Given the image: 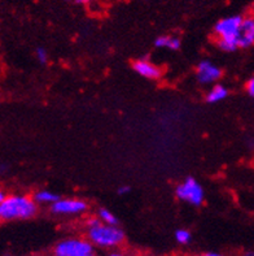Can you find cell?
Masks as SVG:
<instances>
[{
	"instance_id": "cell-1",
	"label": "cell",
	"mask_w": 254,
	"mask_h": 256,
	"mask_svg": "<svg viewBox=\"0 0 254 256\" xmlns=\"http://www.w3.org/2000/svg\"><path fill=\"white\" fill-rule=\"evenodd\" d=\"M84 237L96 248L116 250L125 244L126 234L119 225H108L100 221L97 216L87 218L83 224Z\"/></svg>"
},
{
	"instance_id": "cell-2",
	"label": "cell",
	"mask_w": 254,
	"mask_h": 256,
	"mask_svg": "<svg viewBox=\"0 0 254 256\" xmlns=\"http://www.w3.org/2000/svg\"><path fill=\"white\" fill-rule=\"evenodd\" d=\"M39 212V206L32 196L23 194H10L0 203V221L30 220Z\"/></svg>"
},
{
	"instance_id": "cell-3",
	"label": "cell",
	"mask_w": 254,
	"mask_h": 256,
	"mask_svg": "<svg viewBox=\"0 0 254 256\" xmlns=\"http://www.w3.org/2000/svg\"><path fill=\"white\" fill-rule=\"evenodd\" d=\"M244 16L234 14V16L225 17L219 20L214 25V36H216V44L223 52H235L239 50L236 36L240 29Z\"/></svg>"
},
{
	"instance_id": "cell-4",
	"label": "cell",
	"mask_w": 254,
	"mask_h": 256,
	"mask_svg": "<svg viewBox=\"0 0 254 256\" xmlns=\"http://www.w3.org/2000/svg\"><path fill=\"white\" fill-rule=\"evenodd\" d=\"M52 256H97V252L86 237H66L53 246Z\"/></svg>"
},
{
	"instance_id": "cell-5",
	"label": "cell",
	"mask_w": 254,
	"mask_h": 256,
	"mask_svg": "<svg viewBox=\"0 0 254 256\" xmlns=\"http://www.w3.org/2000/svg\"><path fill=\"white\" fill-rule=\"evenodd\" d=\"M175 195L179 200L193 207H201L205 200V190L203 185L193 177H187L175 188Z\"/></svg>"
},
{
	"instance_id": "cell-6",
	"label": "cell",
	"mask_w": 254,
	"mask_h": 256,
	"mask_svg": "<svg viewBox=\"0 0 254 256\" xmlns=\"http://www.w3.org/2000/svg\"><path fill=\"white\" fill-rule=\"evenodd\" d=\"M90 206L81 198H60L53 204L49 206V211L58 218H78L86 214Z\"/></svg>"
},
{
	"instance_id": "cell-7",
	"label": "cell",
	"mask_w": 254,
	"mask_h": 256,
	"mask_svg": "<svg viewBox=\"0 0 254 256\" xmlns=\"http://www.w3.org/2000/svg\"><path fill=\"white\" fill-rule=\"evenodd\" d=\"M222 74V69L210 60H201L196 66V80L201 84H217Z\"/></svg>"
},
{
	"instance_id": "cell-8",
	"label": "cell",
	"mask_w": 254,
	"mask_h": 256,
	"mask_svg": "<svg viewBox=\"0 0 254 256\" xmlns=\"http://www.w3.org/2000/svg\"><path fill=\"white\" fill-rule=\"evenodd\" d=\"M132 69L136 74L145 80H151V81H157L162 77V69L152 62L148 58H138L132 62Z\"/></svg>"
},
{
	"instance_id": "cell-9",
	"label": "cell",
	"mask_w": 254,
	"mask_h": 256,
	"mask_svg": "<svg viewBox=\"0 0 254 256\" xmlns=\"http://www.w3.org/2000/svg\"><path fill=\"white\" fill-rule=\"evenodd\" d=\"M236 40H238L239 50L240 48H249L252 46H254V17L248 16L244 17L240 29L236 36Z\"/></svg>"
},
{
	"instance_id": "cell-10",
	"label": "cell",
	"mask_w": 254,
	"mask_h": 256,
	"mask_svg": "<svg viewBox=\"0 0 254 256\" xmlns=\"http://www.w3.org/2000/svg\"><path fill=\"white\" fill-rule=\"evenodd\" d=\"M230 95L229 88H226L225 84H212V88L208 91V94L205 96L206 103L209 104H217L227 99Z\"/></svg>"
},
{
	"instance_id": "cell-11",
	"label": "cell",
	"mask_w": 254,
	"mask_h": 256,
	"mask_svg": "<svg viewBox=\"0 0 254 256\" xmlns=\"http://www.w3.org/2000/svg\"><path fill=\"white\" fill-rule=\"evenodd\" d=\"M155 47L169 51H178L182 47V40L174 36H160L155 39Z\"/></svg>"
},
{
	"instance_id": "cell-12",
	"label": "cell",
	"mask_w": 254,
	"mask_h": 256,
	"mask_svg": "<svg viewBox=\"0 0 254 256\" xmlns=\"http://www.w3.org/2000/svg\"><path fill=\"white\" fill-rule=\"evenodd\" d=\"M31 196L34 198V200L36 202L38 206H52L55 202H57L60 199V196L56 192H53L52 190H48V188L36 190Z\"/></svg>"
},
{
	"instance_id": "cell-13",
	"label": "cell",
	"mask_w": 254,
	"mask_h": 256,
	"mask_svg": "<svg viewBox=\"0 0 254 256\" xmlns=\"http://www.w3.org/2000/svg\"><path fill=\"white\" fill-rule=\"evenodd\" d=\"M96 216L100 221H103V222H105L108 225H119L118 218L110 210H108L105 207L97 208Z\"/></svg>"
},
{
	"instance_id": "cell-14",
	"label": "cell",
	"mask_w": 254,
	"mask_h": 256,
	"mask_svg": "<svg viewBox=\"0 0 254 256\" xmlns=\"http://www.w3.org/2000/svg\"><path fill=\"white\" fill-rule=\"evenodd\" d=\"M174 238H175V240H177L179 244L187 246V244H190L191 240H192V233H191L188 229H178V230H175Z\"/></svg>"
},
{
	"instance_id": "cell-15",
	"label": "cell",
	"mask_w": 254,
	"mask_h": 256,
	"mask_svg": "<svg viewBox=\"0 0 254 256\" xmlns=\"http://www.w3.org/2000/svg\"><path fill=\"white\" fill-rule=\"evenodd\" d=\"M35 58L40 64H47L49 58L48 51L45 48H43V47H38V48L35 50Z\"/></svg>"
},
{
	"instance_id": "cell-16",
	"label": "cell",
	"mask_w": 254,
	"mask_h": 256,
	"mask_svg": "<svg viewBox=\"0 0 254 256\" xmlns=\"http://www.w3.org/2000/svg\"><path fill=\"white\" fill-rule=\"evenodd\" d=\"M105 256H135L132 252L122 248H116V250H110Z\"/></svg>"
},
{
	"instance_id": "cell-17",
	"label": "cell",
	"mask_w": 254,
	"mask_h": 256,
	"mask_svg": "<svg viewBox=\"0 0 254 256\" xmlns=\"http://www.w3.org/2000/svg\"><path fill=\"white\" fill-rule=\"evenodd\" d=\"M245 90L248 92V95L251 98H254V77H252L248 82H247V86H245Z\"/></svg>"
},
{
	"instance_id": "cell-18",
	"label": "cell",
	"mask_w": 254,
	"mask_h": 256,
	"mask_svg": "<svg viewBox=\"0 0 254 256\" xmlns=\"http://www.w3.org/2000/svg\"><path fill=\"white\" fill-rule=\"evenodd\" d=\"M130 186L129 185H122V186H119L118 188H117V194L118 195H127L130 192Z\"/></svg>"
},
{
	"instance_id": "cell-19",
	"label": "cell",
	"mask_w": 254,
	"mask_h": 256,
	"mask_svg": "<svg viewBox=\"0 0 254 256\" xmlns=\"http://www.w3.org/2000/svg\"><path fill=\"white\" fill-rule=\"evenodd\" d=\"M192 256H231V255H225V254H219V252H201Z\"/></svg>"
},
{
	"instance_id": "cell-20",
	"label": "cell",
	"mask_w": 254,
	"mask_h": 256,
	"mask_svg": "<svg viewBox=\"0 0 254 256\" xmlns=\"http://www.w3.org/2000/svg\"><path fill=\"white\" fill-rule=\"evenodd\" d=\"M70 2H73V3L75 4H81V6H84V4H87L90 0H70Z\"/></svg>"
},
{
	"instance_id": "cell-21",
	"label": "cell",
	"mask_w": 254,
	"mask_h": 256,
	"mask_svg": "<svg viewBox=\"0 0 254 256\" xmlns=\"http://www.w3.org/2000/svg\"><path fill=\"white\" fill-rule=\"evenodd\" d=\"M5 198H6V192H4L3 188H0V203H1Z\"/></svg>"
},
{
	"instance_id": "cell-22",
	"label": "cell",
	"mask_w": 254,
	"mask_h": 256,
	"mask_svg": "<svg viewBox=\"0 0 254 256\" xmlns=\"http://www.w3.org/2000/svg\"><path fill=\"white\" fill-rule=\"evenodd\" d=\"M243 256H254V251H248V252H245Z\"/></svg>"
}]
</instances>
